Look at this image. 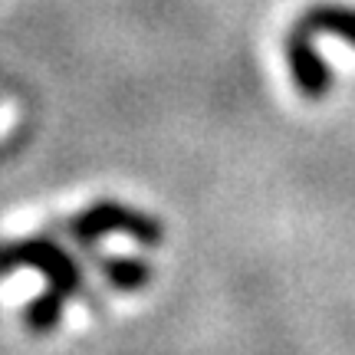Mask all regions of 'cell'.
I'll list each match as a JSON object with an SVG mask.
<instances>
[{
  "label": "cell",
  "instance_id": "6da1fadb",
  "mask_svg": "<svg viewBox=\"0 0 355 355\" xmlns=\"http://www.w3.org/2000/svg\"><path fill=\"white\" fill-rule=\"evenodd\" d=\"M17 266H30L46 277V290L26 306V326L37 336H46L60 326L66 303L83 290V270L63 243L50 237H26V241L0 243V277Z\"/></svg>",
  "mask_w": 355,
  "mask_h": 355
},
{
  "label": "cell",
  "instance_id": "7a4b0ae2",
  "mask_svg": "<svg viewBox=\"0 0 355 355\" xmlns=\"http://www.w3.org/2000/svg\"><path fill=\"white\" fill-rule=\"evenodd\" d=\"M66 230H69V237L83 247L89 243L102 241V237H109V234H128V237H135L139 243H162L165 237V230L162 224L155 220V217L141 214L135 207H125V204L119 201H96L89 204L83 214H76L73 220H66Z\"/></svg>",
  "mask_w": 355,
  "mask_h": 355
},
{
  "label": "cell",
  "instance_id": "3957f363",
  "mask_svg": "<svg viewBox=\"0 0 355 355\" xmlns=\"http://www.w3.org/2000/svg\"><path fill=\"white\" fill-rule=\"evenodd\" d=\"M102 277H105V283L115 286V290L132 293V290H141V286L148 283L152 270H148V263H141L135 257H109V260H102Z\"/></svg>",
  "mask_w": 355,
  "mask_h": 355
},
{
  "label": "cell",
  "instance_id": "277c9868",
  "mask_svg": "<svg viewBox=\"0 0 355 355\" xmlns=\"http://www.w3.org/2000/svg\"><path fill=\"white\" fill-rule=\"evenodd\" d=\"M296 26H300V30H309V33H316V30L343 33L349 43H355V13L343 10V7H316V10L306 13Z\"/></svg>",
  "mask_w": 355,
  "mask_h": 355
}]
</instances>
